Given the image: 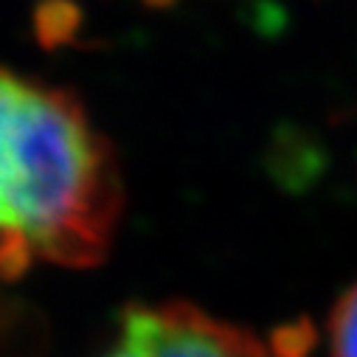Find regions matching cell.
Returning <instances> with one entry per match:
<instances>
[{
	"label": "cell",
	"mask_w": 357,
	"mask_h": 357,
	"mask_svg": "<svg viewBox=\"0 0 357 357\" xmlns=\"http://www.w3.org/2000/svg\"><path fill=\"white\" fill-rule=\"evenodd\" d=\"M121 208L113 146L82 102L0 68V239L26 236L45 261L93 267Z\"/></svg>",
	"instance_id": "1"
},
{
	"label": "cell",
	"mask_w": 357,
	"mask_h": 357,
	"mask_svg": "<svg viewBox=\"0 0 357 357\" xmlns=\"http://www.w3.org/2000/svg\"><path fill=\"white\" fill-rule=\"evenodd\" d=\"M119 335L141 357H273L271 343L250 329L214 318L189 301L130 304L121 312Z\"/></svg>",
	"instance_id": "2"
},
{
	"label": "cell",
	"mask_w": 357,
	"mask_h": 357,
	"mask_svg": "<svg viewBox=\"0 0 357 357\" xmlns=\"http://www.w3.org/2000/svg\"><path fill=\"white\" fill-rule=\"evenodd\" d=\"M82 9L73 0H37L31 12L34 43L43 51H59L79 40L82 31Z\"/></svg>",
	"instance_id": "3"
},
{
	"label": "cell",
	"mask_w": 357,
	"mask_h": 357,
	"mask_svg": "<svg viewBox=\"0 0 357 357\" xmlns=\"http://www.w3.org/2000/svg\"><path fill=\"white\" fill-rule=\"evenodd\" d=\"M329 351L332 357H357V282L343 290L329 315Z\"/></svg>",
	"instance_id": "4"
},
{
	"label": "cell",
	"mask_w": 357,
	"mask_h": 357,
	"mask_svg": "<svg viewBox=\"0 0 357 357\" xmlns=\"http://www.w3.org/2000/svg\"><path fill=\"white\" fill-rule=\"evenodd\" d=\"M315 329L307 318H296L290 324H282L271 332L267 343L273 349V357H310L315 349Z\"/></svg>",
	"instance_id": "5"
},
{
	"label": "cell",
	"mask_w": 357,
	"mask_h": 357,
	"mask_svg": "<svg viewBox=\"0 0 357 357\" xmlns=\"http://www.w3.org/2000/svg\"><path fill=\"white\" fill-rule=\"evenodd\" d=\"M37 250L26 236H3L0 239V282L17 284L34 264Z\"/></svg>",
	"instance_id": "6"
},
{
	"label": "cell",
	"mask_w": 357,
	"mask_h": 357,
	"mask_svg": "<svg viewBox=\"0 0 357 357\" xmlns=\"http://www.w3.org/2000/svg\"><path fill=\"white\" fill-rule=\"evenodd\" d=\"M105 357H141V351L132 346V343H127L121 335H119V343L105 354Z\"/></svg>",
	"instance_id": "7"
},
{
	"label": "cell",
	"mask_w": 357,
	"mask_h": 357,
	"mask_svg": "<svg viewBox=\"0 0 357 357\" xmlns=\"http://www.w3.org/2000/svg\"><path fill=\"white\" fill-rule=\"evenodd\" d=\"M141 6H146L149 12H169L172 6H177V0H138Z\"/></svg>",
	"instance_id": "8"
}]
</instances>
